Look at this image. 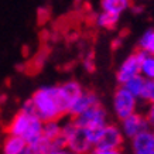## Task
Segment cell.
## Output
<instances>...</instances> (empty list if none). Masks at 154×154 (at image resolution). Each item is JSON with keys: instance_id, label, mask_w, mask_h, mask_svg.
Masks as SVG:
<instances>
[{"instance_id": "ffe728a7", "label": "cell", "mask_w": 154, "mask_h": 154, "mask_svg": "<svg viewBox=\"0 0 154 154\" xmlns=\"http://www.w3.org/2000/svg\"><path fill=\"white\" fill-rule=\"evenodd\" d=\"M147 123H149V129L154 131V103L153 105H147V110L144 113Z\"/></svg>"}, {"instance_id": "5bb4252c", "label": "cell", "mask_w": 154, "mask_h": 154, "mask_svg": "<svg viewBox=\"0 0 154 154\" xmlns=\"http://www.w3.org/2000/svg\"><path fill=\"white\" fill-rule=\"evenodd\" d=\"M137 50L147 55H154V27L147 28L140 35L137 42Z\"/></svg>"}, {"instance_id": "ac0fdd59", "label": "cell", "mask_w": 154, "mask_h": 154, "mask_svg": "<svg viewBox=\"0 0 154 154\" xmlns=\"http://www.w3.org/2000/svg\"><path fill=\"white\" fill-rule=\"evenodd\" d=\"M140 75L146 81H154V55L143 54L140 62Z\"/></svg>"}, {"instance_id": "3957f363", "label": "cell", "mask_w": 154, "mask_h": 154, "mask_svg": "<svg viewBox=\"0 0 154 154\" xmlns=\"http://www.w3.org/2000/svg\"><path fill=\"white\" fill-rule=\"evenodd\" d=\"M61 137L64 139L66 149H69L76 154H89L91 150L94 149L86 139L84 130L76 126L71 117H68V120L62 122Z\"/></svg>"}, {"instance_id": "e0dca14e", "label": "cell", "mask_w": 154, "mask_h": 154, "mask_svg": "<svg viewBox=\"0 0 154 154\" xmlns=\"http://www.w3.org/2000/svg\"><path fill=\"white\" fill-rule=\"evenodd\" d=\"M51 150H54V146H52L51 141L45 140L44 137H41L38 141L35 143H31V144H27V149H26V154H48Z\"/></svg>"}, {"instance_id": "d6986e66", "label": "cell", "mask_w": 154, "mask_h": 154, "mask_svg": "<svg viewBox=\"0 0 154 154\" xmlns=\"http://www.w3.org/2000/svg\"><path fill=\"white\" fill-rule=\"evenodd\" d=\"M140 100H143L147 105H153L154 103V81H146L144 91L141 94Z\"/></svg>"}, {"instance_id": "8fae6325", "label": "cell", "mask_w": 154, "mask_h": 154, "mask_svg": "<svg viewBox=\"0 0 154 154\" xmlns=\"http://www.w3.org/2000/svg\"><path fill=\"white\" fill-rule=\"evenodd\" d=\"M131 154H154V131L146 130L130 140Z\"/></svg>"}, {"instance_id": "7a4b0ae2", "label": "cell", "mask_w": 154, "mask_h": 154, "mask_svg": "<svg viewBox=\"0 0 154 154\" xmlns=\"http://www.w3.org/2000/svg\"><path fill=\"white\" fill-rule=\"evenodd\" d=\"M34 112L42 122L61 120L66 116V112L58 95L57 85H44L31 95Z\"/></svg>"}, {"instance_id": "6da1fadb", "label": "cell", "mask_w": 154, "mask_h": 154, "mask_svg": "<svg viewBox=\"0 0 154 154\" xmlns=\"http://www.w3.org/2000/svg\"><path fill=\"white\" fill-rule=\"evenodd\" d=\"M44 122L35 115L30 99L24 100L20 110L13 116L7 126V133L23 139L27 144L35 143L42 137Z\"/></svg>"}, {"instance_id": "277c9868", "label": "cell", "mask_w": 154, "mask_h": 154, "mask_svg": "<svg viewBox=\"0 0 154 154\" xmlns=\"http://www.w3.org/2000/svg\"><path fill=\"white\" fill-rule=\"evenodd\" d=\"M139 102L140 100L134 95H131L126 88L119 85L112 98V110L119 120H123L125 117L137 112Z\"/></svg>"}, {"instance_id": "9a60e30c", "label": "cell", "mask_w": 154, "mask_h": 154, "mask_svg": "<svg viewBox=\"0 0 154 154\" xmlns=\"http://www.w3.org/2000/svg\"><path fill=\"white\" fill-rule=\"evenodd\" d=\"M119 20H120L119 16L106 13V11H100V13L96 14V17H95V24H96L99 28H103V30H113V28L117 27Z\"/></svg>"}, {"instance_id": "30bf717a", "label": "cell", "mask_w": 154, "mask_h": 154, "mask_svg": "<svg viewBox=\"0 0 154 154\" xmlns=\"http://www.w3.org/2000/svg\"><path fill=\"white\" fill-rule=\"evenodd\" d=\"M100 105V99H99L98 94L94 91H84L82 94L75 99V102L71 105L69 110H68V117H76L81 113L86 112L88 109L94 106Z\"/></svg>"}, {"instance_id": "5b68a950", "label": "cell", "mask_w": 154, "mask_h": 154, "mask_svg": "<svg viewBox=\"0 0 154 154\" xmlns=\"http://www.w3.org/2000/svg\"><path fill=\"white\" fill-rule=\"evenodd\" d=\"M75 122V125L84 130H95L100 129L105 125H107V110L102 106V103L98 106H94L88 109L86 112L81 113L79 116L71 117Z\"/></svg>"}, {"instance_id": "7c38bea8", "label": "cell", "mask_w": 154, "mask_h": 154, "mask_svg": "<svg viewBox=\"0 0 154 154\" xmlns=\"http://www.w3.org/2000/svg\"><path fill=\"white\" fill-rule=\"evenodd\" d=\"M131 7L133 0H100V11H106L119 17Z\"/></svg>"}, {"instance_id": "8992f818", "label": "cell", "mask_w": 154, "mask_h": 154, "mask_svg": "<svg viewBox=\"0 0 154 154\" xmlns=\"http://www.w3.org/2000/svg\"><path fill=\"white\" fill-rule=\"evenodd\" d=\"M144 52L136 50L134 52H131L122 61L116 69V81L117 84L125 85L127 81H130L131 78H134L137 75H140V62L143 58Z\"/></svg>"}, {"instance_id": "ba28073f", "label": "cell", "mask_w": 154, "mask_h": 154, "mask_svg": "<svg viewBox=\"0 0 154 154\" xmlns=\"http://www.w3.org/2000/svg\"><path fill=\"white\" fill-rule=\"evenodd\" d=\"M119 127H120L125 139L131 140V139H134L136 136L141 134L143 131L149 130V123H147L144 113L136 112L133 115H130V116L125 117L123 120H120V126Z\"/></svg>"}, {"instance_id": "7402d4cb", "label": "cell", "mask_w": 154, "mask_h": 154, "mask_svg": "<svg viewBox=\"0 0 154 154\" xmlns=\"http://www.w3.org/2000/svg\"><path fill=\"white\" fill-rule=\"evenodd\" d=\"M48 154H76V153L71 151V150L66 149V147H62V149H54V150H51Z\"/></svg>"}, {"instance_id": "4fadbf2b", "label": "cell", "mask_w": 154, "mask_h": 154, "mask_svg": "<svg viewBox=\"0 0 154 154\" xmlns=\"http://www.w3.org/2000/svg\"><path fill=\"white\" fill-rule=\"evenodd\" d=\"M27 143L16 136L7 134L2 146V154H26Z\"/></svg>"}, {"instance_id": "603a6c76", "label": "cell", "mask_w": 154, "mask_h": 154, "mask_svg": "<svg viewBox=\"0 0 154 154\" xmlns=\"http://www.w3.org/2000/svg\"><path fill=\"white\" fill-rule=\"evenodd\" d=\"M84 66L86 71H94V61L91 60V58H86V60L84 61Z\"/></svg>"}, {"instance_id": "2e32d148", "label": "cell", "mask_w": 154, "mask_h": 154, "mask_svg": "<svg viewBox=\"0 0 154 154\" xmlns=\"http://www.w3.org/2000/svg\"><path fill=\"white\" fill-rule=\"evenodd\" d=\"M144 85H146V79L141 76V75H137L134 78H131L130 81H127L125 85H122L123 88H126L131 95H134L136 98L140 100L141 94L144 91Z\"/></svg>"}, {"instance_id": "9c48e42d", "label": "cell", "mask_w": 154, "mask_h": 154, "mask_svg": "<svg viewBox=\"0 0 154 154\" xmlns=\"http://www.w3.org/2000/svg\"><path fill=\"white\" fill-rule=\"evenodd\" d=\"M57 88H58V95H60V99L62 102V106H64L66 116H68V110H69L71 105L75 102V99L78 98L85 89L76 79H68L62 84H58Z\"/></svg>"}, {"instance_id": "52a82bcc", "label": "cell", "mask_w": 154, "mask_h": 154, "mask_svg": "<svg viewBox=\"0 0 154 154\" xmlns=\"http://www.w3.org/2000/svg\"><path fill=\"white\" fill-rule=\"evenodd\" d=\"M125 136L122 133L120 127L115 123H107L102 129L99 136V140L94 149H105V150H122L125 144Z\"/></svg>"}, {"instance_id": "44dd1931", "label": "cell", "mask_w": 154, "mask_h": 154, "mask_svg": "<svg viewBox=\"0 0 154 154\" xmlns=\"http://www.w3.org/2000/svg\"><path fill=\"white\" fill-rule=\"evenodd\" d=\"M89 154H125L122 150H105V149H92Z\"/></svg>"}]
</instances>
